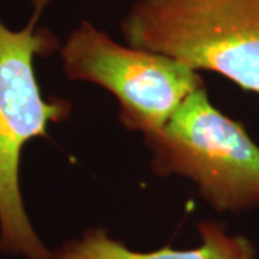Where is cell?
Masks as SVG:
<instances>
[{"mask_svg":"<svg viewBox=\"0 0 259 259\" xmlns=\"http://www.w3.org/2000/svg\"><path fill=\"white\" fill-rule=\"evenodd\" d=\"M33 15L22 30H12L0 19V250L26 259H52L25 210L19 167L25 144L45 137L48 125L66 120L71 102L47 100L37 83L35 56L59 49L58 37L37 20L51 0H32Z\"/></svg>","mask_w":259,"mask_h":259,"instance_id":"6da1fadb","label":"cell"},{"mask_svg":"<svg viewBox=\"0 0 259 259\" xmlns=\"http://www.w3.org/2000/svg\"><path fill=\"white\" fill-rule=\"evenodd\" d=\"M120 30L130 47L259 94V0H136Z\"/></svg>","mask_w":259,"mask_h":259,"instance_id":"7a4b0ae2","label":"cell"},{"mask_svg":"<svg viewBox=\"0 0 259 259\" xmlns=\"http://www.w3.org/2000/svg\"><path fill=\"white\" fill-rule=\"evenodd\" d=\"M144 139L153 171L192 180L213 209L241 212L259 206V146L241 122L213 105L206 87Z\"/></svg>","mask_w":259,"mask_h":259,"instance_id":"3957f363","label":"cell"},{"mask_svg":"<svg viewBox=\"0 0 259 259\" xmlns=\"http://www.w3.org/2000/svg\"><path fill=\"white\" fill-rule=\"evenodd\" d=\"M65 74L111 93L120 104L124 128L143 136L164 127L204 81L197 71L170 56L121 45L82 20L59 48Z\"/></svg>","mask_w":259,"mask_h":259,"instance_id":"277c9868","label":"cell"},{"mask_svg":"<svg viewBox=\"0 0 259 259\" xmlns=\"http://www.w3.org/2000/svg\"><path fill=\"white\" fill-rule=\"evenodd\" d=\"M202 245L194 249L136 252L108 236L104 229H90L81 239L64 243L52 259H255L253 245L243 236H231L219 223L199 226Z\"/></svg>","mask_w":259,"mask_h":259,"instance_id":"5b68a950","label":"cell"}]
</instances>
